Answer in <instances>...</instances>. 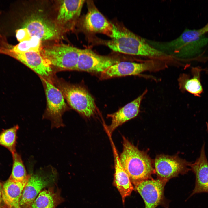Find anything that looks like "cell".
<instances>
[{"label":"cell","mask_w":208,"mask_h":208,"mask_svg":"<svg viewBox=\"0 0 208 208\" xmlns=\"http://www.w3.org/2000/svg\"><path fill=\"white\" fill-rule=\"evenodd\" d=\"M23 27L28 29L31 37L36 36L41 41L58 38L62 32L55 23L36 15L27 19Z\"/></svg>","instance_id":"cell-13"},{"label":"cell","mask_w":208,"mask_h":208,"mask_svg":"<svg viewBox=\"0 0 208 208\" xmlns=\"http://www.w3.org/2000/svg\"><path fill=\"white\" fill-rule=\"evenodd\" d=\"M166 62L163 60L155 59H150L139 63L120 62L101 73L100 78L102 80L126 76L139 75L147 71H158L167 67Z\"/></svg>","instance_id":"cell-6"},{"label":"cell","mask_w":208,"mask_h":208,"mask_svg":"<svg viewBox=\"0 0 208 208\" xmlns=\"http://www.w3.org/2000/svg\"><path fill=\"white\" fill-rule=\"evenodd\" d=\"M13 165L12 172L9 179L15 181H22L28 179L21 155L16 152L12 155Z\"/></svg>","instance_id":"cell-24"},{"label":"cell","mask_w":208,"mask_h":208,"mask_svg":"<svg viewBox=\"0 0 208 208\" xmlns=\"http://www.w3.org/2000/svg\"><path fill=\"white\" fill-rule=\"evenodd\" d=\"M28 179L15 181L8 179L4 182L2 185V198L5 208H14L19 206L21 196Z\"/></svg>","instance_id":"cell-19"},{"label":"cell","mask_w":208,"mask_h":208,"mask_svg":"<svg viewBox=\"0 0 208 208\" xmlns=\"http://www.w3.org/2000/svg\"><path fill=\"white\" fill-rule=\"evenodd\" d=\"M85 1L84 0L60 1L55 24L62 32L71 30L74 27Z\"/></svg>","instance_id":"cell-14"},{"label":"cell","mask_w":208,"mask_h":208,"mask_svg":"<svg viewBox=\"0 0 208 208\" xmlns=\"http://www.w3.org/2000/svg\"><path fill=\"white\" fill-rule=\"evenodd\" d=\"M14 208H21V207L19 206H18L15 207Z\"/></svg>","instance_id":"cell-30"},{"label":"cell","mask_w":208,"mask_h":208,"mask_svg":"<svg viewBox=\"0 0 208 208\" xmlns=\"http://www.w3.org/2000/svg\"><path fill=\"white\" fill-rule=\"evenodd\" d=\"M60 90L70 106L84 116L89 118L96 109L94 99L84 88L62 81L57 82Z\"/></svg>","instance_id":"cell-4"},{"label":"cell","mask_w":208,"mask_h":208,"mask_svg":"<svg viewBox=\"0 0 208 208\" xmlns=\"http://www.w3.org/2000/svg\"><path fill=\"white\" fill-rule=\"evenodd\" d=\"M111 39L106 45L115 52L166 61L172 58L150 45L145 38L135 34L125 27L113 24Z\"/></svg>","instance_id":"cell-2"},{"label":"cell","mask_w":208,"mask_h":208,"mask_svg":"<svg viewBox=\"0 0 208 208\" xmlns=\"http://www.w3.org/2000/svg\"><path fill=\"white\" fill-rule=\"evenodd\" d=\"M166 183L159 179L151 178L134 185L144 200L145 208H156L161 203Z\"/></svg>","instance_id":"cell-15"},{"label":"cell","mask_w":208,"mask_h":208,"mask_svg":"<svg viewBox=\"0 0 208 208\" xmlns=\"http://www.w3.org/2000/svg\"><path fill=\"white\" fill-rule=\"evenodd\" d=\"M203 70L205 72V73L208 75V68L203 69Z\"/></svg>","instance_id":"cell-28"},{"label":"cell","mask_w":208,"mask_h":208,"mask_svg":"<svg viewBox=\"0 0 208 208\" xmlns=\"http://www.w3.org/2000/svg\"><path fill=\"white\" fill-rule=\"evenodd\" d=\"M114 146L115 171L113 185L120 194L124 204L126 198L130 196L135 189L128 175L121 164L119 157Z\"/></svg>","instance_id":"cell-18"},{"label":"cell","mask_w":208,"mask_h":208,"mask_svg":"<svg viewBox=\"0 0 208 208\" xmlns=\"http://www.w3.org/2000/svg\"><path fill=\"white\" fill-rule=\"evenodd\" d=\"M195 176V186L190 196L201 193H208V161L205 151V144L202 147L200 156L195 162L189 165Z\"/></svg>","instance_id":"cell-17"},{"label":"cell","mask_w":208,"mask_h":208,"mask_svg":"<svg viewBox=\"0 0 208 208\" xmlns=\"http://www.w3.org/2000/svg\"><path fill=\"white\" fill-rule=\"evenodd\" d=\"M0 53L16 59L39 75L41 78L52 82V68L40 52L17 53L9 51L0 46Z\"/></svg>","instance_id":"cell-11"},{"label":"cell","mask_w":208,"mask_h":208,"mask_svg":"<svg viewBox=\"0 0 208 208\" xmlns=\"http://www.w3.org/2000/svg\"><path fill=\"white\" fill-rule=\"evenodd\" d=\"M0 45L9 51L19 53L40 52L42 48L41 41L36 36L31 37L29 40L19 42L14 46L9 44L6 41L2 40L0 41Z\"/></svg>","instance_id":"cell-21"},{"label":"cell","mask_w":208,"mask_h":208,"mask_svg":"<svg viewBox=\"0 0 208 208\" xmlns=\"http://www.w3.org/2000/svg\"><path fill=\"white\" fill-rule=\"evenodd\" d=\"M123 150L119 157L121 164L134 185L151 179L155 173L152 160L147 153L139 150L123 136Z\"/></svg>","instance_id":"cell-3"},{"label":"cell","mask_w":208,"mask_h":208,"mask_svg":"<svg viewBox=\"0 0 208 208\" xmlns=\"http://www.w3.org/2000/svg\"><path fill=\"white\" fill-rule=\"evenodd\" d=\"M120 62L117 58L99 55L89 49H80L76 70L101 74Z\"/></svg>","instance_id":"cell-10"},{"label":"cell","mask_w":208,"mask_h":208,"mask_svg":"<svg viewBox=\"0 0 208 208\" xmlns=\"http://www.w3.org/2000/svg\"><path fill=\"white\" fill-rule=\"evenodd\" d=\"M41 78L44 83L47 101L44 117L51 121L53 128L63 126L62 116L67 109L64 97L60 90L52 82Z\"/></svg>","instance_id":"cell-7"},{"label":"cell","mask_w":208,"mask_h":208,"mask_svg":"<svg viewBox=\"0 0 208 208\" xmlns=\"http://www.w3.org/2000/svg\"><path fill=\"white\" fill-rule=\"evenodd\" d=\"M19 128L18 125H16L3 130L0 133V146L7 149L12 155L16 152L17 134Z\"/></svg>","instance_id":"cell-23"},{"label":"cell","mask_w":208,"mask_h":208,"mask_svg":"<svg viewBox=\"0 0 208 208\" xmlns=\"http://www.w3.org/2000/svg\"><path fill=\"white\" fill-rule=\"evenodd\" d=\"M0 208H5L2 198V185L0 181Z\"/></svg>","instance_id":"cell-26"},{"label":"cell","mask_w":208,"mask_h":208,"mask_svg":"<svg viewBox=\"0 0 208 208\" xmlns=\"http://www.w3.org/2000/svg\"><path fill=\"white\" fill-rule=\"evenodd\" d=\"M16 37L19 42H22L29 40L31 36L28 29L26 28H22L16 30Z\"/></svg>","instance_id":"cell-25"},{"label":"cell","mask_w":208,"mask_h":208,"mask_svg":"<svg viewBox=\"0 0 208 208\" xmlns=\"http://www.w3.org/2000/svg\"><path fill=\"white\" fill-rule=\"evenodd\" d=\"M80 49L64 44L42 48L40 52L51 67L60 70H76Z\"/></svg>","instance_id":"cell-5"},{"label":"cell","mask_w":208,"mask_h":208,"mask_svg":"<svg viewBox=\"0 0 208 208\" xmlns=\"http://www.w3.org/2000/svg\"><path fill=\"white\" fill-rule=\"evenodd\" d=\"M59 201V196L53 190H44L39 193L31 208H55Z\"/></svg>","instance_id":"cell-22"},{"label":"cell","mask_w":208,"mask_h":208,"mask_svg":"<svg viewBox=\"0 0 208 208\" xmlns=\"http://www.w3.org/2000/svg\"><path fill=\"white\" fill-rule=\"evenodd\" d=\"M88 11L82 21L84 30L90 33H101L110 38L112 34L113 24L100 12L92 1H87Z\"/></svg>","instance_id":"cell-12"},{"label":"cell","mask_w":208,"mask_h":208,"mask_svg":"<svg viewBox=\"0 0 208 208\" xmlns=\"http://www.w3.org/2000/svg\"><path fill=\"white\" fill-rule=\"evenodd\" d=\"M43 170L29 175L19 201L21 208H31V205L42 190L54 180L55 173L53 169L48 173Z\"/></svg>","instance_id":"cell-9"},{"label":"cell","mask_w":208,"mask_h":208,"mask_svg":"<svg viewBox=\"0 0 208 208\" xmlns=\"http://www.w3.org/2000/svg\"><path fill=\"white\" fill-rule=\"evenodd\" d=\"M206 126H207V130L208 131V122H206Z\"/></svg>","instance_id":"cell-29"},{"label":"cell","mask_w":208,"mask_h":208,"mask_svg":"<svg viewBox=\"0 0 208 208\" xmlns=\"http://www.w3.org/2000/svg\"><path fill=\"white\" fill-rule=\"evenodd\" d=\"M147 92V90L146 89L141 94L133 101L115 113L108 115L107 116L112 119L111 124L107 128L109 135H111L118 126L138 115L142 101Z\"/></svg>","instance_id":"cell-16"},{"label":"cell","mask_w":208,"mask_h":208,"mask_svg":"<svg viewBox=\"0 0 208 208\" xmlns=\"http://www.w3.org/2000/svg\"><path fill=\"white\" fill-rule=\"evenodd\" d=\"M203 69L200 67H192L191 75L183 74L180 77L179 81L180 88L195 96L200 97L203 92L200 76Z\"/></svg>","instance_id":"cell-20"},{"label":"cell","mask_w":208,"mask_h":208,"mask_svg":"<svg viewBox=\"0 0 208 208\" xmlns=\"http://www.w3.org/2000/svg\"><path fill=\"white\" fill-rule=\"evenodd\" d=\"M145 39L156 50L174 59L203 62L208 60V57L205 55L208 37L200 29L186 28L178 37L169 41Z\"/></svg>","instance_id":"cell-1"},{"label":"cell","mask_w":208,"mask_h":208,"mask_svg":"<svg viewBox=\"0 0 208 208\" xmlns=\"http://www.w3.org/2000/svg\"><path fill=\"white\" fill-rule=\"evenodd\" d=\"M191 163L177 155H157L155 161V173L158 179L166 183L179 174H184L191 170L188 167Z\"/></svg>","instance_id":"cell-8"},{"label":"cell","mask_w":208,"mask_h":208,"mask_svg":"<svg viewBox=\"0 0 208 208\" xmlns=\"http://www.w3.org/2000/svg\"><path fill=\"white\" fill-rule=\"evenodd\" d=\"M203 33L205 34L208 32V23L204 27L200 29Z\"/></svg>","instance_id":"cell-27"}]
</instances>
